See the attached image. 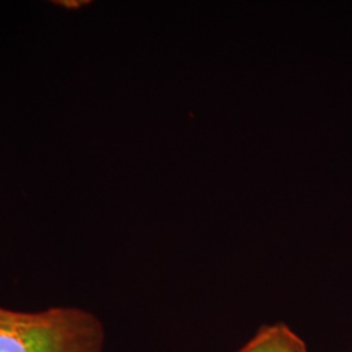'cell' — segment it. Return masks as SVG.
Returning <instances> with one entry per match:
<instances>
[{
	"mask_svg": "<svg viewBox=\"0 0 352 352\" xmlns=\"http://www.w3.org/2000/svg\"><path fill=\"white\" fill-rule=\"evenodd\" d=\"M104 343L101 320L85 309L19 312L0 307V352H103Z\"/></svg>",
	"mask_w": 352,
	"mask_h": 352,
	"instance_id": "cell-1",
	"label": "cell"
},
{
	"mask_svg": "<svg viewBox=\"0 0 352 352\" xmlns=\"http://www.w3.org/2000/svg\"><path fill=\"white\" fill-rule=\"evenodd\" d=\"M236 352H308V347L289 325L276 322L258 329Z\"/></svg>",
	"mask_w": 352,
	"mask_h": 352,
	"instance_id": "cell-2",
	"label": "cell"
},
{
	"mask_svg": "<svg viewBox=\"0 0 352 352\" xmlns=\"http://www.w3.org/2000/svg\"><path fill=\"white\" fill-rule=\"evenodd\" d=\"M60 4L62 6H67V4H69L68 6V8H76V7H78V6H82L84 4V1H60Z\"/></svg>",
	"mask_w": 352,
	"mask_h": 352,
	"instance_id": "cell-3",
	"label": "cell"
}]
</instances>
